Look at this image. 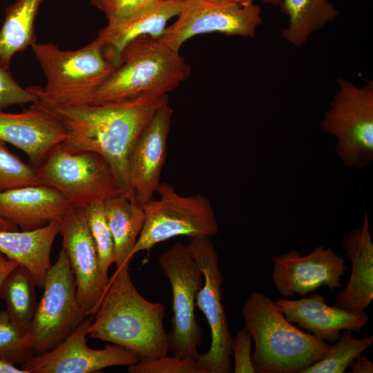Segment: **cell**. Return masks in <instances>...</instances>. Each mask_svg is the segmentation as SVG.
Returning a JSON list of instances; mask_svg holds the SVG:
<instances>
[{"instance_id": "obj_30", "label": "cell", "mask_w": 373, "mask_h": 373, "mask_svg": "<svg viewBox=\"0 0 373 373\" xmlns=\"http://www.w3.org/2000/svg\"><path fill=\"white\" fill-rule=\"evenodd\" d=\"M40 184L37 167L24 162L0 140V192Z\"/></svg>"}, {"instance_id": "obj_26", "label": "cell", "mask_w": 373, "mask_h": 373, "mask_svg": "<svg viewBox=\"0 0 373 373\" xmlns=\"http://www.w3.org/2000/svg\"><path fill=\"white\" fill-rule=\"evenodd\" d=\"M35 286L29 270L19 265L6 277L0 291L8 317L23 333L28 332L37 305Z\"/></svg>"}, {"instance_id": "obj_5", "label": "cell", "mask_w": 373, "mask_h": 373, "mask_svg": "<svg viewBox=\"0 0 373 373\" xmlns=\"http://www.w3.org/2000/svg\"><path fill=\"white\" fill-rule=\"evenodd\" d=\"M31 48L46 84L30 88L37 97L59 105L86 104L115 68L96 39L74 50H61L52 43L36 42Z\"/></svg>"}, {"instance_id": "obj_22", "label": "cell", "mask_w": 373, "mask_h": 373, "mask_svg": "<svg viewBox=\"0 0 373 373\" xmlns=\"http://www.w3.org/2000/svg\"><path fill=\"white\" fill-rule=\"evenodd\" d=\"M59 222L29 231L0 230V252L29 270L37 287L43 288L51 267L50 252Z\"/></svg>"}, {"instance_id": "obj_14", "label": "cell", "mask_w": 373, "mask_h": 373, "mask_svg": "<svg viewBox=\"0 0 373 373\" xmlns=\"http://www.w3.org/2000/svg\"><path fill=\"white\" fill-rule=\"evenodd\" d=\"M93 316H88L62 343L54 349L33 356L23 364L28 373H91L104 368L136 363L140 356L118 345L94 350L86 343Z\"/></svg>"}, {"instance_id": "obj_17", "label": "cell", "mask_w": 373, "mask_h": 373, "mask_svg": "<svg viewBox=\"0 0 373 373\" xmlns=\"http://www.w3.org/2000/svg\"><path fill=\"white\" fill-rule=\"evenodd\" d=\"M66 138V132L53 116L32 105L17 113L0 110V140L24 152L35 167Z\"/></svg>"}, {"instance_id": "obj_8", "label": "cell", "mask_w": 373, "mask_h": 373, "mask_svg": "<svg viewBox=\"0 0 373 373\" xmlns=\"http://www.w3.org/2000/svg\"><path fill=\"white\" fill-rule=\"evenodd\" d=\"M157 192L160 198L153 199L143 207L144 222L133 256L142 251H150L156 244L176 236L211 238L218 233L216 214L206 196L180 195L166 182L160 183Z\"/></svg>"}, {"instance_id": "obj_10", "label": "cell", "mask_w": 373, "mask_h": 373, "mask_svg": "<svg viewBox=\"0 0 373 373\" xmlns=\"http://www.w3.org/2000/svg\"><path fill=\"white\" fill-rule=\"evenodd\" d=\"M28 333L35 356L62 343L87 316L77 300L75 278L62 249L48 269Z\"/></svg>"}, {"instance_id": "obj_36", "label": "cell", "mask_w": 373, "mask_h": 373, "mask_svg": "<svg viewBox=\"0 0 373 373\" xmlns=\"http://www.w3.org/2000/svg\"><path fill=\"white\" fill-rule=\"evenodd\" d=\"M18 265L17 262L7 258L0 252V291L6 277Z\"/></svg>"}, {"instance_id": "obj_2", "label": "cell", "mask_w": 373, "mask_h": 373, "mask_svg": "<svg viewBox=\"0 0 373 373\" xmlns=\"http://www.w3.org/2000/svg\"><path fill=\"white\" fill-rule=\"evenodd\" d=\"M164 313L162 303L140 295L131 280L129 264L124 265L109 277L88 336L126 347L140 358L164 356L169 352Z\"/></svg>"}, {"instance_id": "obj_28", "label": "cell", "mask_w": 373, "mask_h": 373, "mask_svg": "<svg viewBox=\"0 0 373 373\" xmlns=\"http://www.w3.org/2000/svg\"><path fill=\"white\" fill-rule=\"evenodd\" d=\"M33 356L30 334L22 332L5 310L0 311V358L17 365L23 364Z\"/></svg>"}, {"instance_id": "obj_39", "label": "cell", "mask_w": 373, "mask_h": 373, "mask_svg": "<svg viewBox=\"0 0 373 373\" xmlns=\"http://www.w3.org/2000/svg\"><path fill=\"white\" fill-rule=\"evenodd\" d=\"M0 230H18V227L0 216Z\"/></svg>"}, {"instance_id": "obj_19", "label": "cell", "mask_w": 373, "mask_h": 373, "mask_svg": "<svg viewBox=\"0 0 373 373\" xmlns=\"http://www.w3.org/2000/svg\"><path fill=\"white\" fill-rule=\"evenodd\" d=\"M72 207L59 191L43 184L0 192V216L22 231L59 220Z\"/></svg>"}, {"instance_id": "obj_31", "label": "cell", "mask_w": 373, "mask_h": 373, "mask_svg": "<svg viewBox=\"0 0 373 373\" xmlns=\"http://www.w3.org/2000/svg\"><path fill=\"white\" fill-rule=\"evenodd\" d=\"M129 373H206L195 360L177 356L157 358H140L128 366Z\"/></svg>"}, {"instance_id": "obj_23", "label": "cell", "mask_w": 373, "mask_h": 373, "mask_svg": "<svg viewBox=\"0 0 373 373\" xmlns=\"http://www.w3.org/2000/svg\"><path fill=\"white\" fill-rule=\"evenodd\" d=\"M105 213L114 246L116 269L130 263L144 222L142 207L124 195L104 202Z\"/></svg>"}, {"instance_id": "obj_33", "label": "cell", "mask_w": 373, "mask_h": 373, "mask_svg": "<svg viewBox=\"0 0 373 373\" xmlns=\"http://www.w3.org/2000/svg\"><path fill=\"white\" fill-rule=\"evenodd\" d=\"M157 0H90V3L104 12L108 21L128 19L150 7Z\"/></svg>"}, {"instance_id": "obj_6", "label": "cell", "mask_w": 373, "mask_h": 373, "mask_svg": "<svg viewBox=\"0 0 373 373\" xmlns=\"http://www.w3.org/2000/svg\"><path fill=\"white\" fill-rule=\"evenodd\" d=\"M321 128L336 140L335 151L348 167L361 169L373 160V82L361 86L339 79Z\"/></svg>"}, {"instance_id": "obj_9", "label": "cell", "mask_w": 373, "mask_h": 373, "mask_svg": "<svg viewBox=\"0 0 373 373\" xmlns=\"http://www.w3.org/2000/svg\"><path fill=\"white\" fill-rule=\"evenodd\" d=\"M158 263L173 294L169 351L174 356L196 361L202 339V330L195 314L197 296L202 286V270L188 246L180 242L162 253Z\"/></svg>"}, {"instance_id": "obj_24", "label": "cell", "mask_w": 373, "mask_h": 373, "mask_svg": "<svg viewBox=\"0 0 373 373\" xmlns=\"http://www.w3.org/2000/svg\"><path fill=\"white\" fill-rule=\"evenodd\" d=\"M45 0H17L6 9L0 29V65L9 70L13 56L37 42L35 21Z\"/></svg>"}, {"instance_id": "obj_32", "label": "cell", "mask_w": 373, "mask_h": 373, "mask_svg": "<svg viewBox=\"0 0 373 373\" xmlns=\"http://www.w3.org/2000/svg\"><path fill=\"white\" fill-rule=\"evenodd\" d=\"M38 97L30 87L20 86L13 78L9 70L0 65V110L12 105H23L33 103Z\"/></svg>"}, {"instance_id": "obj_37", "label": "cell", "mask_w": 373, "mask_h": 373, "mask_svg": "<svg viewBox=\"0 0 373 373\" xmlns=\"http://www.w3.org/2000/svg\"><path fill=\"white\" fill-rule=\"evenodd\" d=\"M212 1L224 3H230V4H236V5H249L254 3L255 0H210ZM261 1L271 4L274 6H280L281 3V0H260Z\"/></svg>"}, {"instance_id": "obj_27", "label": "cell", "mask_w": 373, "mask_h": 373, "mask_svg": "<svg viewBox=\"0 0 373 373\" xmlns=\"http://www.w3.org/2000/svg\"><path fill=\"white\" fill-rule=\"evenodd\" d=\"M373 344V336L354 338L352 331L345 329L331 350L303 373H344L352 362Z\"/></svg>"}, {"instance_id": "obj_18", "label": "cell", "mask_w": 373, "mask_h": 373, "mask_svg": "<svg viewBox=\"0 0 373 373\" xmlns=\"http://www.w3.org/2000/svg\"><path fill=\"white\" fill-rule=\"evenodd\" d=\"M275 303L287 321L327 343L336 342L341 330L359 333L369 321L365 311L352 313L329 306L325 297L318 294L298 300L281 298Z\"/></svg>"}, {"instance_id": "obj_13", "label": "cell", "mask_w": 373, "mask_h": 373, "mask_svg": "<svg viewBox=\"0 0 373 373\" xmlns=\"http://www.w3.org/2000/svg\"><path fill=\"white\" fill-rule=\"evenodd\" d=\"M59 222L62 249L75 278L77 300L87 316H94L108 288L109 277L102 271L84 207L73 206Z\"/></svg>"}, {"instance_id": "obj_16", "label": "cell", "mask_w": 373, "mask_h": 373, "mask_svg": "<svg viewBox=\"0 0 373 373\" xmlns=\"http://www.w3.org/2000/svg\"><path fill=\"white\" fill-rule=\"evenodd\" d=\"M172 115L173 109L168 103L160 107L138 136L129 155V199L142 207L153 199L160 184Z\"/></svg>"}, {"instance_id": "obj_21", "label": "cell", "mask_w": 373, "mask_h": 373, "mask_svg": "<svg viewBox=\"0 0 373 373\" xmlns=\"http://www.w3.org/2000/svg\"><path fill=\"white\" fill-rule=\"evenodd\" d=\"M184 0H157L144 11L128 19L108 21L96 37L105 59L115 68L120 64L124 48L142 35L159 38L167 21L178 16Z\"/></svg>"}, {"instance_id": "obj_34", "label": "cell", "mask_w": 373, "mask_h": 373, "mask_svg": "<svg viewBox=\"0 0 373 373\" xmlns=\"http://www.w3.org/2000/svg\"><path fill=\"white\" fill-rule=\"evenodd\" d=\"M251 337L245 327L233 337L231 355L234 358L235 373H256L251 357Z\"/></svg>"}, {"instance_id": "obj_3", "label": "cell", "mask_w": 373, "mask_h": 373, "mask_svg": "<svg viewBox=\"0 0 373 373\" xmlns=\"http://www.w3.org/2000/svg\"><path fill=\"white\" fill-rule=\"evenodd\" d=\"M244 324L254 342L257 373H303L323 358L332 345L287 321L269 296L253 291L242 308Z\"/></svg>"}, {"instance_id": "obj_20", "label": "cell", "mask_w": 373, "mask_h": 373, "mask_svg": "<svg viewBox=\"0 0 373 373\" xmlns=\"http://www.w3.org/2000/svg\"><path fill=\"white\" fill-rule=\"evenodd\" d=\"M352 270L347 285L336 295L334 305L349 312L365 309L373 300V242L370 218L366 211L362 224L342 240Z\"/></svg>"}, {"instance_id": "obj_1", "label": "cell", "mask_w": 373, "mask_h": 373, "mask_svg": "<svg viewBox=\"0 0 373 373\" xmlns=\"http://www.w3.org/2000/svg\"><path fill=\"white\" fill-rule=\"evenodd\" d=\"M168 95H145L119 102L63 106L38 97L32 106L53 116L67 138L69 151H91L110 165L123 195L129 198L128 161L138 136Z\"/></svg>"}, {"instance_id": "obj_12", "label": "cell", "mask_w": 373, "mask_h": 373, "mask_svg": "<svg viewBox=\"0 0 373 373\" xmlns=\"http://www.w3.org/2000/svg\"><path fill=\"white\" fill-rule=\"evenodd\" d=\"M260 7L254 3L236 5L210 0H184L178 19L166 27L159 40L179 52L188 39L218 32L227 36L253 38L262 23Z\"/></svg>"}, {"instance_id": "obj_25", "label": "cell", "mask_w": 373, "mask_h": 373, "mask_svg": "<svg viewBox=\"0 0 373 373\" xmlns=\"http://www.w3.org/2000/svg\"><path fill=\"white\" fill-rule=\"evenodd\" d=\"M280 6L289 17V25L282 30L283 36L297 48L339 15L329 0H281Z\"/></svg>"}, {"instance_id": "obj_35", "label": "cell", "mask_w": 373, "mask_h": 373, "mask_svg": "<svg viewBox=\"0 0 373 373\" xmlns=\"http://www.w3.org/2000/svg\"><path fill=\"white\" fill-rule=\"evenodd\" d=\"M352 373H372L373 363L363 353L359 354L350 365Z\"/></svg>"}, {"instance_id": "obj_29", "label": "cell", "mask_w": 373, "mask_h": 373, "mask_svg": "<svg viewBox=\"0 0 373 373\" xmlns=\"http://www.w3.org/2000/svg\"><path fill=\"white\" fill-rule=\"evenodd\" d=\"M87 224L95 242L102 271L108 275L114 263V246L106 220L104 202L93 203L84 207Z\"/></svg>"}, {"instance_id": "obj_38", "label": "cell", "mask_w": 373, "mask_h": 373, "mask_svg": "<svg viewBox=\"0 0 373 373\" xmlns=\"http://www.w3.org/2000/svg\"><path fill=\"white\" fill-rule=\"evenodd\" d=\"M0 373H28L23 368H19L16 365L0 358Z\"/></svg>"}, {"instance_id": "obj_11", "label": "cell", "mask_w": 373, "mask_h": 373, "mask_svg": "<svg viewBox=\"0 0 373 373\" xmlns=\"http://www.w3.org/2000/svg\"><path fill=\"white\" fill-rule=\"evenodd\" d=\"M187 246L203 274L204 283L197 296L196 306L204 314L211 334L209 351L199 354L196 361L206 373L232 372L233 336L222 302L224 277L218 252L209 236L189 237Z\"/></svg>"}, {"instance_id": "obj_7", "label": "cell", "mask_w": 373, "mask_h": 373, "mask_svg": "<svg viewBox=\"0 0 373 373\" xmlns=\"http://www.w3.org/2000/svg\"><path fill=\"white\" fill-rule=\"evenodd\" d=\"M37 169L41 184L59 191L73 207L123 195L110 165L94 152L69 151L60 144Z\"/></svg>"}, {"instance_id": "obj_15", "label": "cell", "mask_w": 373, "mask_h": 373, "mask_svg": "<svg viewBox=\"0 0 373 373\" xmlns=\"http://www.w3.org/2000/svg\"><path fill=\"white\" fill-rule=\"evenodd\" d=\"M271 278L284 297L305 296L326 286L332 292L341 288V278L347 269L345 258L323 245L302 256L296 250L271 256Z\"/></svg>"}, {"instance_id": "obj_4", "label": "cell", "mask_w": 373, "mask_h": 373, "mask_svg": "<svg viewBox=\"0 0 373 373\" xmlns=\"http://www.w3.org/2000/svg\"><path fill=\"white\" fill-rule=\"evenodd\" d=\"M191 74L179 52L151 35L130 41L122 50L120 64L98 86L86 104L119 102L142 95H163Z\"/></svg>"}]
</instances>
